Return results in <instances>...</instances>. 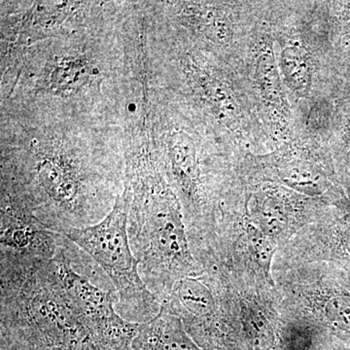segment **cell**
<instances>
[{
  "instance_id": "obj_5",
  "label": "cell",
  "mask_w": 350,
  "mask_h": 350,
  "mask_svg": "<svg viewBox=\"0 0 350 350\" xmlns=\"http://www.w3.org/2000/svg\"><path fill=\"white\" fill-rule=\"evenodd\" d=\"M96 72L91 59L83 55L55 57L44 69L39 85L51 94L73 96L93 81Z\"/></svg>"
},
{
  "instance_id": "obj_10",
  "label": "cell",
  "mask_w": 350,
  "mask_h": 350,
  "mask_svg": "<svg viewBox=\"0 0 350 350\" xmlns=\"http://www.w3.org/2000/svg\"><path fill=\"white\" fill-rule=\"evenodd\" d=\"M255 79L261 91L262 98L269 105L278 107L286 105L280 71L276 66L271 44L266 46L258 55Z\"/></svg>"
},
{
  "instance_id": "obj_11",
  "label": "cell",
  "mask_w": 350,
  "mask_h": 350,
  "mask_svg": "<svg viewBox=\"0 0 350 350\" xmlns=\"http://www.w3.org/2000/svg\"><path fill=\"white\" fill-rule=\"evenodd\" d=\"M278 174L283 183L301 193L315 196L323 192L324 185L321 182V176L317 174L312 163L301 160L285 163Z\"/></svg>"
},
{
  "instance_id": "obj_17",
  "label": "cell",
  "mask_w": 350,
  "mask_h": 350,
  "mask_svg": "<svg viewBox=\"0 0 350 350\" xmlns=\"http://www.w3.org/2000/svg\"><path fill=\"white\" fill-rule=\"evenodd\" d=\"M345 40H347V45L349 46L350 48V2L349 3H347V6L345 7Z\"/></svg>"
},
{
  "instance_id": "obj_6",
  "label": "cell",
  "mask_w": 350,
  "mask_h": 350,
  "mask_svg": "<svg viewBox=\"0 0 350 350\" xmlns=\"http://www.w3.org/2000/svg\"><path fill=\"white\" fill-rule=\"evenodd\" d=\"M167 151L174 178L185 197L194 200L199 192L200 170L194 142L184 131L167 138Z\"/></svg>"
},
{
  "instance_id": "obj_2",
  "label": "cell",
  "mask_w": 350,
  "mask_h": 350,
  "mask_svg": "<svg viewBox=\"0 0 350 350\" xmlns=\"http://www.w3.org/2000/svg\"><path fill=\"white\" fill-rule=\"evenodd\" d=\"M128 234L142 280L161 304L174 285L192 275L195 261L178 202L163 177L137 172L133 183Z\"/></svg>"
},
{
  "instance_id": "obj_16",
  "label": "cell",
  "mask_w": 350,
  "mask_h": 350,
  "mask_svg": "<svg viewBox=\"0 0 350 350\" xmlns=\"http://www.w3.org/2000/svg\"><path fill=\"white\" fill-rule=\"evenodd\" d=\"M342 139H344L345 165V167H347V174H349L350 176V118L349 120V123L345 126Z\"/></svg>"
},
{
  "instance_id": "obj_15",
  "label": "cell",
  "mask_w": 350,
  "mask_h": 350,
  "mask_svg": "<svg viewBox=\"0 0 350 350\" xmlns=\"http://www.w3.org/2000/svg\"><path fill=\"white\" fill-rule=\"evenodd\" d=\"M337 239L342 256L350 262V216L347 222L338 228Z\"/></svg>"
},
{
  "instance_id": "obj_8",
  "label": "cell",
  "mask_w": 350,
  "mask_h": 350,
  "mask_svg": "<svg viewBox=\"0 0 350 350\" xmlns=\"http://www.w3.org/2000/svg\"><path fill=\"white\" fill-rule=\"evenodd\" d=\"M280 68L287 87L299 98L310 94L312 85L313 62L308 51L297 44L283 48Z\"/></svg>"
},
{
  "instance_id": "obj_3",
  "label": "cell",
  "mask_w": 350,
  "mask_h": 350,
  "mask_svg": "<svg viewBox=\"0 0 350 350\" xmlns=\"http://www.w3.org/2000/svg\"><path fill=\"white\" fill-rule=\"evenodd\" d=\"M133 191L126 184L111 211L100 222L64 234L98 264L118 296L117 312L128 321L146 323L160 312L161 303L146 287L131 250L128 234Z\"/></svg>"
},
{
  "instance_id": "obj_9",
  "label": "cell",
  "mask_w": 350,
  "mask_h": 350,
  "mask_svg": "<svg viewBox=\"0 0 350 350\" xmlns=\"http://www.w3.org/2000/svg\"><path fill=\"white\" fill-rule=\"evenodd\" d=\"M198 86L207 105L220 122L229 128H236L239 123V111L231 93L217 78L204 72L197 73Z\"/></svg>"
},
{
  "instance_id": "obj_7",
  "label": "cell",
  "mask_w": 350,
  "mask_h": 350,
  "mask_svg": "<svg viewBox=\"0 0 350 350\" xmlns=\"http://www.w3.org/2000/svg\"><path fill=\"white\" fill-rule=\"evenodd\" d=\"M256 227L271 238L286 231L291 222V204L283 193L265 191L255 196L253 204Z\"/></svg>"
},
{
  "instance_id": "obj_13",
  "label": "cell",
  "mask_w": 350,
  "mask_h": 350,
  "mask_svg": "<svg viewBox=\"0 0 350 350\" xmlns=\"http://www.w3.org/2000/svg\"><path fill=\"white\" fill-rule=\"evenodd\" d=\"M246 234L248 248L253 259L261 268L266 278L273 283L271 273V262L278 248L275 239L264 234L256 226L251 225L250 223L246 224Z\"/></svg>"
},
{
  "instance_id": "obj_4",
  "label": "cell",
  "mask_w": 350,
  "mask_h": 350,
  "mask_svg": "<svg viewBox=\"0 0 350 350\" xmlns=\"http://www.w3.org/2000/svg\"><path fill=\"white\" fill-rule=\"evenodd\" d=\"M133 350H202L189 336L178 315L161 305L155 319L144 324L133 342Z\"/></svg>"
},
{
  "instance_id": "obj_1",
  "label": "cell",
  "mask_w": 350,
  "mask_h": 350,
  "mask_svg": "<svg viewBox=\"0 0 350 350\" xmlns=\"http://www.w3.org/2000/svg\"><path fill=\"white\" fill-rule=\"evenodd\" d=\"M0 253L2 350H133L144 323L113 292L55 255Z\"/></svg>"
},
{
  "instance_id": "obj_14",
  "label": "cell",
  "mask_w": 350,
  "mask_h": 350,
  "mask_svg": "<svg viewBox=\"0 0 350 350\" xmlns=\"http://www.w3.org/2000/svg\"><path fill=\"white\" fill-rule=\"evenodd\" d=\"M245 317L253 345L259 350L269 349L273 345V332L266 320L262 317H258L256 313L248 310H246Z\"/></svg>"
},
{
  "instance_id": "obj_12",
  "label": "cell",
  "mask_w": 350,
  "mask_h": 350,
  "mask_svg": "<svg viewBox=\"0 0 350 350\" xmlns=\"http://www.w3.org/2000/svg\"><path fill=\"white\" fill-rule=\"evenodd\" d=\"M191 24L197 25L200 31L213 40H224L229 33V23L224 14L215 6L191 5L185 9Z\"/></svg>"
}]
</instances>
